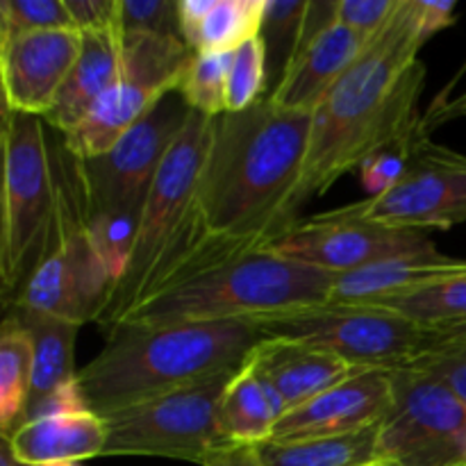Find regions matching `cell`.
I'll use <instances>...</instances> for the list:
<instances>
[{
	"label": "cell",
	"mask_w": 466,
	"mask_h": 466,
	"mask_svg": "<svg viewBox=\"0 0 466 466\" xmlns=\"http://www.w3.org/2000/svg\"><path fill=\"white\" fill-rule=\"evenodd\" d=\"M428 39L419 0H400L390 23L328 91L312 114L296 212L376 155L410 148L426 135L419 116L426 64L419 53Z\"/></svg>",
	"instance_id": "1"
},
{
	"label": "cell",
	"mask_w": 466,
	"mask_h": 466,
	"mask_svg": "<svg viewBox=\"0 0 466 466\" xmlns=\"http://www.w3.org/2000/svg\"><path fill=\"white\" fill-rule=\"evenodd\" d=\"M309 127L312 114L282 109L268 98L246 112L214 118L198 185L200 226L208 239L205 268L273 248L299 226L294 200Z\"/></svg>",
	"instance_id": "2"
},
{
	"label": "cell",
	"mask_w": 466,
	"mask_h": 466,
	"mask_svg": "<svg viewBox=\"0 0 466 466\" xmlns=\"http://www.w3.org/2000/svg\"><path fill=\"white\" fill-rule=\"evenodd\" d=\"M262 339L253 319L126 323L109 332L105 349L77 371V387L86 408L105 417L241 369Z\"/></svg>",
	"instance_id": "3"
},
{
	"label": "cell",
	"mask_w": 466,
	"mask_h": 466,
	"mask_svg": "<svg viewBox=\"0 0 466 466\" xmlns=\"http://www.w3.org/2000/svg\"><path fill=\"white\" fill-rule=\"evenodd\" d=\"M214 118L191 109L185 127L164 157L144 205L130 264L114 289L98 326L112 332L130 312L167 287L205 268L198 185L212 146Z\"/></svg>",
	"instance_id": "4"
},
{
	"label": "cell",
	"mask_w": 466,
	"mask_h": 466,
	"mask_svg": "<svg viewBox=\"0 0 466 466\" xmlns=\"http://www.w3.org/2000/svg\"><path fill=\"white\" fill-rule=\"evenodd\" d=\"M39 116L3 109V221L0 282L5 308L21 294L41 259L85 212L77 162L73 180L57 173Z\"/></svg>",
	"instance_id": "5"
},
{
	"label": "cell",
	"mask_w": 466,
	"mask_h": 466,
	"mask_svg": "<svg viewBox=\"0 0 466 466\" xmlns=\"http://www.w3.org/2000/svg\"><path fill=\"white\" fill-rule=\"evenodd\" d=\"M335 273L319 271L278 250H250L167 287L126 317V323H168L253 319L330 300ZM116 330V328H114Z\"/></svg>",
	"instance_id": "6"
},
{
	"label": "cell",
	"mask_w": 466,
	"mask_h": 466,
	"mask_svg": "<svg viewBox=\"0 0 466 466\" xmlns=\"http://www.w3.org/2000/svg\"><path fill=\"white\" fill-rule=\"evenodd\" d=\"M237 371L218 373L198 385L105 414L107 444L103 458L137 455L205 466L239 449L223 435L218 423L223 391Z\"/></svg>",
	"instance_id": "7"
},
{
	"label": "cell",
	"mask_w": 466,
	"mask_h": 466,
	"mask_svg": "<svg viewBox=\"0 0 466 466\" xmlns=\"http://www.w3.org/2000/svg\"><path fill=\"white\" fill-rule=\"evenodd\" d=\"M264 337L314 346L360 371L399 369L419 355L421 328L367 303H323L253 317Z\"/></svg>",
	"instance_id": "8"
},
{
	"label": "cell",
	"mask_w": 466,
	"mask_h": 466,
	"mask_svg": "<svg viewBox=\"0 0 466 466\" xmlns=\"http://www.w3.org/2000/svg\"><path fill=\"white\" fill-rule=\"evenodd\" d=\"M394 405L380 423L378 453L399 466H464L466 403L423 369H390Z\"/></svg>",
	"instance_id": "9"
},
{
	"label": "cell",
	"mask_w": 466,
	"mask_h": 466,
	"mask_svg": "<svg viewBox=\"0 0 466 466\" xmlns=\"http://www.w3.org/2000/svg\"><path fill=\"white\" fill-rule=\"evenodd\" d=\"M191 109L177 91L164 96L112 150L77 159L86 214H141L153 182Z\"/></svg>",
	"instance_id": "10"
},
{
	"label": "cell",
	"mask_w": 466,
	"mask_h": 466,
	"mask_svg": "<svg viewBox=\"0 0 466 466\" xmlns=\"http://www.w3.org/2000/svg\"><path fill=\"white\" fill-rule=\"evenodd\" d=\"M344 217L412 230H449L466 223V155L435 146L421 135L394 187L337 208Z\"/></svg>",
	"instance_id": "11"
},
{
	"label": "cell",
	"mask_w": 466,
	"mask_h": 466,
	"mask_svg": "<svg viewBox=\"0 0 466 466\" xmlns=\"http://www.w3.org/2000/svg\"><path fill=\"white\" fill-rule=\"evenodd\" d=\"M435 248L431 232L350 218L339 209L305 218L273 246L285 258L335 276L358 271L380 259Z\"/></svg>",
	"instance_id": "12"
},
{
	"label": "cell",
	"mask_w": 466,
	"mask_h": 466,
	"mask_svg": "<svg viewBox=\"0 0 466 466\" xmlns=\"http://www.w3.org/2000/svg\"><path fill=\"white\" fill-rule=\"evenodd\" d=\"M112 294V278L86 237L85 212L55 241L12 305L85 326L98 323Z\"/></svg>",
	"instance_id": "13"
},
{
	"label": "cell",
	"mask_w": 466,
	"mask_h": 466,
	"mask_svg": "<svg viewBox=\"0 0 466 466\" xmlns=\"http://www.w3.org/2000/svg\"><path fill=\"white\" fill-rule=\"evenodd\" d=\"M80 46V30L0 35L5 109L44 118L57 100Z\"/></svg>",
	"instance_id": "14"
},
{
	"label": "cell",
	"mask_w": 466,
	"mask_h": 466,
	"mask_svg": "<svg viewBox=\"0 0 466 466\" xmlns=\"http://www.w3.org/2000/svg\"><path fill=\"white\" fill-rule=\"evenodd\" d=\"M391 405L394 387L390 371H362L285 412L271 440H317L367 431L385 421Z\"/></svg>",
	"instance_id": "15"
},
{
	"label": "cell",
	"mask_w": 466,
	"mask_h": 466,
	"mask_svg": "<svg viewBox=\"0 0 466 466\" xmlns=\"http://www.w3.org/2000/svg\"><path fill=\"white\" fill-rule=\"evenodd\" d=\"M80 35V55H77L57 100L44 116V121L62 137L68 135L89 114V109L123 77L121 25L85 30Z\"/></svg>",
	"instance_id": "16"
},
{
	"label": "cell",
	"mask_w": 466,
	"mask_h": 466,
	"mask_svg": "<svg viewBox=\"0 0 466 466\" xmlns=\"http://www.w3.org/2000/svg\"><path fill=\"white\" fill-rule=\"evenodd\" d=\"M367 44L358 32L335 23L294 55L285 80L268 100L282 109L314 114Z\"/></svg>",
	"instance_id": "17"
},
{
	"label": "cell",
	"mask_w": 466,
	"mask_h": 466,
	"mask_svg": "<svg viewBox=\"0 0 466 466\" xmlns=\"http://www.w3.org/2000/svg\"><path fill=\"white\" fill-rule=\"evenodd\" d=\"M250 358L264 378L276 387L287 412L362 373L337 355L276 337H264Z\"/></svg>",
	"instance_id": "18"
},
{
	"label": "cell",
	"mask_w": 466,
	"mask_h": 466,
	"mask_svg": "<svg viewBox=\"0 0 466 466\" xmlns=\"http://www.w3.org/2000/svg\"><path fill=\"white\" fill-rule=\"evenodd\" d=\"M3 440L12 446L14 458L27 466L82 462L103 458L107 428L100 414L80 410L30 419Z\"/></svg>",
	"instance_id": "19"
},
{
	"label": "cell",
	"mask_w": 466,
	"mask_h": 466,
	"mask_svg": "<svg viewBox=\"0 0 466 466\" xmlns=\"http://www.w3.org/2000/svg\"><path fill=\"white\" fill-rule=\"evenodd\" d=\"M460 264L462 259L449 258L437 248L380 259L358 271L335 276L328 303H371V300L408 294L449 276Z\"/></svg>",
	"instance_id": "20"
},
{
	"label": "cell",
	"mask_w": 466,
	"mask_h": 466,
	"mask_svg": "<svg viewBox=\"0 0 466 466\" xmlns=\"http://www.w3.org/2000/svg\"><path fill=\"white\" fill-rule=\"evenodd\" d=\"M162 91L132 77H121L85 118L64 135V148L76 159H91L112 150L159 100Z\"/></svg>",
	"instance_id": "21"
},
{
	"label": "cell",
	"mask_w": 466,
	"mask_h": 466,
	"mask_svg": "<svg viewBox=\"0 0 466 466\" xmlns=\"http://www.w3.org/2000/svg\"><path fill=\"white\" fill-rule=\"evenodd\" d=\"M7 312L23 323L32 339V390L25 410L27 419L46 399L77 380L76 337L82 326L21 305H12Z\"/></svg>",
	"instance_id": "22"
},
{
	"label": "cell",
	"mask_w": 466,
	"mask_h": 466,
	"mask_svg": "<svg viewBox=\"0 0 466 466\" xmlns=\"http://www.w3.org/2000/svg\"><path fill=\"white\" fill-rule=\"evenodd\" d=\"M287 408L276 387L255 367L253 358L235 373L223 391L218 423L232 444L259 446L273 437Z\"/></svg>",
	"instance_id": "23"
},
{
	"label": "cell",
	"mask_w": 466,
	"mask_h": 466,
	"mask_svg": "<svg viewBox=\"0 0 466 466\" xmlns=\"http://www.w3.org/2000/svg\"><path fill=\"white\" fill-rule=\"evenodd\" d=\"M380 423L350 435L278 441L255 446L262 466H364L380 460Z\"/></svg>",
	"instance_id": "24"
},
{
	"label": "cell",
	"mask_w": 466,
	"mask_h": 466,
	"mask_svg": "<svg viewBox=\"0 0 466 466\" xmlns=\"http://www.w3.org/2000/svg\"><path fill=\"white\" fill-rule=\"evenodd\" d=\"M32 390L30 332L12 312L0 326V437H9L25 419Z\"/></svg>",
	"instance_id": "25"
},
{
	"label": "cell",
	"mask_w": 466,
	"mask_h": 466,
	"mask_svg": "<svg viewBox=\"0 0 466 466\" xmlns=\"http://www.w3.org/2000/svg\"><path fill=\"white\" fill-rule=\"evenodd\" d=\"M367 305L390 309L419 328H441L466 323V259L458 268L421 289Z\"/></svg>",
	"instance_id": "26"
},
{
	"label": "cell",
	"mask_w": 466,
	"mask_h": 466,
	"mask_svg": "<svg viewBox=\"0 0 466 466\" xmlns=\"http://www.w3.org/2000/svg\"><path fill=\"white\" fill-rule=\"evenodd\" d=\"M267 0H214L208 16L200 21L189 48L235 53L241 44L259 36Z\"/></svg>",
	"instance_id": "27"
},
{
	"label": "cell",
	"mask_w": 466,
	"mask_h": 466,
	"mask_svg": "<svg viewBox=\"0 0 466 466\" xmlns=\"http://www.w3.org/2000/svg\"><path fill=\"white\" fill-rule=\"evenodd\" d=\"M308 0H267L259 39L267 48V98L280 86L291 66L303 30Z\"/></svg>",
	"instance_id": "28"
},
{
	"label": "cell",
	"mask_w": 466,
	"mask_h": 466,
	"mask_svg": "<svg viewBox=\"0 0 466 466\" xmlns=\"http://www.w3.org/2000/svg\"><path fill=\"white\" fill-rule=\"evenodd\" d=\"M232 55L235 53H217V50L194 53L177 89L187 107L209 118H218L228 112L226 91Z\"/></svg>",
	"instance_id": "29"
},
{
	"label": "cell",
	"mask_w": 466,
	"mask_h": 466,
	"mask_svg": "<svg viewBox=\"0 0 466 466\" xmlns=\"http://www.w3.org/2000/svg\"><path fill=\"white\" fill-rule=\"evenodd\" d=\"M141 214L132 212H107L86 214V237L94 246L96 255L107 268L114 282V289L123 280L130 264L132 250L137 244Z\"/></svg>",
	"instance_id": "30"
},
{
	"label": "cell",
	"mask_w": 466,
	"mask_h": 466,
	"mask_svg": "<svg viewBox=\"0 0 466 466\" xmlns=\"http://www.w3.org/2000/svg\"><path fill=\"white\" fill-rule=\"evenodd\" d=\"M267 48H264V41L255 36V39L241 44L232 55L226 109L230 114L246 112L262 98H267Z\"/></svg>",
	"instance_id": "31"
},
{
	"label": "cell",
	"mask_w": 466,
	"mask_h": 466,
	"mask_svg": "<svg viewBox=\"0 0 466 466\" xmlns=\"http://www.w3.org/2000/svg\"><path fill=\"white\" fill-rule=\"evenodd\" d=\"M77 30L66 0H0V35Z\"/></svg>",
	"instance_id": "32"
},
{
	"label": "cell",
	"mask_w": 466,
	"mask_h": 466,
	"mask_svg": "<svg viewBox=\"0 0 466 466\" xmlns=\"http://www.w3.org/2000/svg\"><path fill=\"white\" fill-rule=\"evenodd\" d=\"M123 32L180 36V0H118Z\"/></svg>",
	"instance_id": "33"
},
{
	"label": "cell",
	"mask_w": 466,
	"mask_h": 466,
	"mask_svg": "<svg viewBox=\"0 0 466 466\" xmlns=\"http://www.w3.org/2000/svg\"><path fill=\"white\" fill-rule=\"evenodd\" d=\"M400 0H337V23L373 39L390 23Z\"/></svg>",
	"instance_id": "34"
},
{
	"label": "cell",
	"mask_w": 466,
	"mask_h": 466,
	"mask_svg": "<svg viewBox=\"0 0 466 466\" xmlns=\"http://www.w3.org/2000/svg\"><path fill=\"white\" fill-rule=\"evenodd\" d=\"M410 150H412V146L410 148L385 150V153L376 155L369 162H364L362 168H360L364 189L371 196H378L390 189V187H394L405 173V167H408Z\"/></svg>",
	"instance_id": "35"
},
{
	"label": "cell",
	"mask_w": 466,
	"mask_h": 466,
	"mask_svg": "<svg viewBox=\"0 0 466 466\" xmlns=\"http://www.w3.org/2000/svg\"><path fill=\"white\" fill-rule=\"evenodd\" d=\"M408 364L440 378L466 403V355H419Z\"/></svg>",
	"instance_id": "36"
},
{
	"label": "cell",
	"mask_w": 466,
	"mask_h": 466,
	"mask_svg": "<svg viewBox=\"0 0 466 466\" xmlns=\"http://www.w3.org/2000/svg\"><path fill=\"white\" fill-rule=\"evenodd\" d=\"M73 23L80 32L121 25L118 23V0H66Z\"/></svg>",
	"instance_id": "37"
},
{
	"label": "cell",
	"mask_w": 466,
	"mask_h": 466,
	"mask_svg": "<svg viewBox=\"0 0 466 466\" xmlns=\"http://www.w3.org/2000/svg\"><path fill=\"white\" fill-rule=\"evenodd\" d=\"M419 355H466V323L421 328Z\"/></svg>",
	"instance_id": "38"
},
{
	"label": "cell",
	"mask_w": 466,
	"mask_h": 466,
	"mask_svg": "<svg viewBox=\"0 0 466 466\" xmlns=\"http://www.w3.org/2000/svg\"><path fill=\"white\" fill-rule=\"evenodd\" d=\"M458 118H466V89L462 94L453 96V98L437 100V103L428 109L426 116H423L421 127L428 135V132L435 130V127H441L444 123L451 121H458Z\"/></svg>",
	"instance_id": "39"
},
{
	"label": "cell",
	"mask_w": 466,
	"mask_h": 466,
	"mask_svg": "<svg viewBox=\"0 0 466 466\" xmlns=\"http://www.w3.org/2000/svg\"><path fill=\"white\" fill-rule=\"evenodd\" d=\"M419 9H421L426 30L431 32V36H435L437 32L453 25L458 3H453V0H419Z\"/></svg>",
	"instance_id": "40"
},
{
	"label": "cell",
	"mask_w": 466,
	"mask_h": 466,
	"mask_svg": "<svg viewBox=\"0 0 466 466\" xmlns=\"http://www.w3.org/2000/svg\"><path fill=\"white\" fill-rule=\"evenodd\" d=\"M212 5L214 0H180V32L187 46H189V41L194 39L200 21L208 16Z\"/></svg>",
	"instance_id": "41"
},
{
	"label": "cell",
	"mask_w": 466,
	"mask_h": 466,
	"mask_svg": "<svg viewBox=\"0 0 466 466\" xmlns=\"http://www.w3.org/2000/svg\"><path fill=\"white\" fill-rule=\"evenodd\" d=\"M205 466H262V462H259L255 446H239V449L230 451V453L221 455Z\"/></svg>",
	"instance_id": "42"
},
{
	"label": "cell",
	"mask_w": 466,
	"mask_h": 466,
	"mask_svg": "<svg viewBox=\"0 0 466 466\" xmlns=\"http://www.w3.org/2000/svg\"><path fill=\"white\" fill-rule=\"evenodd\" d=\"M0 466H27L14 458L12 446H9V441L3 440V437H0Z\"/></svg>",
	"instance_id": "43"
},
{
	"label": "cell",
	"mask_w": 466,
	"mask_h": 466,
	"mask_svg": "<svg viewBox=\"0 0 466 466\" xmlns=\"http://www.w3.org/2000/svg\"><path fill=\"white\" fill-rule=\"evenodd\" d=\"M364 466H399V464H394V462H387V460H376V462H371V464H364Z\"/></svg>",
	"instance_id": "44"
},
{
	"label": "cell",
	"mask_w": 466,
	"mask_h": 466,
	"mask_svg": "<svg viewBox=\"0 0 466 466\" xmlns=\"http://www.w3.org/2000/svg\"><path fill=\"white\" fill-rule=\"evenodd\" d=\"M46 466H82L80 462H59V464H46Z\"/></svg>",
	"instance_id": "45"
},
{
	"label": "cell",
	"mask_w": 466,
	"mask_h": 466,
	"mask_svg": "<svg viewBox=\"0 0 466 466\" xmlns=\"http://www.w3.org/2000/svg\"><path fill=\"white\" fill-rule=\"evenodd\" d=\"M464 466H466V464H464Z\"/></svg>",
	"instance_id": "46"
}]
</instances>
